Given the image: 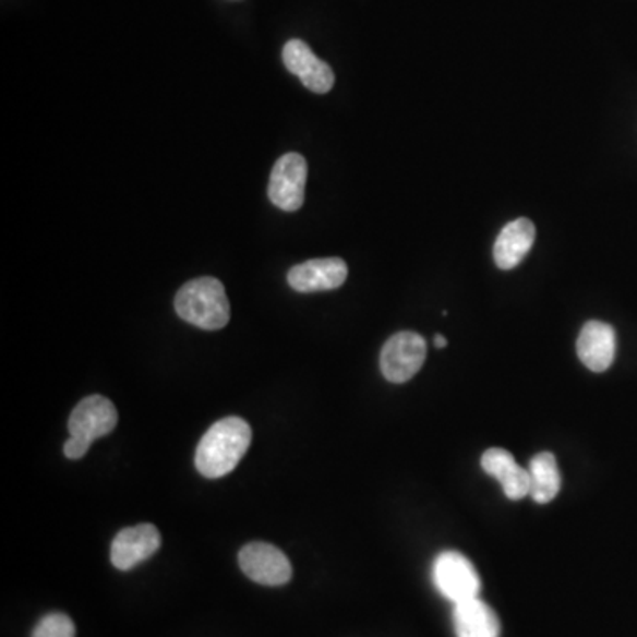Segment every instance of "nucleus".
I'll return each mask as SVG.
<instances>
[{
    "instance_id": "nucleus-1",
    "label": "nucleus",
    "mask_w": 637,
    "mask_h": 637,
    "mask_svg": "<svg viewBox=\"0 0 637 637\" xmlns=\"http://www.w3.org/2000/svg\"><path fill=\"white\" fill-rule=\"evenodd\" d=\"M252 443V429L243 418L229 417L212 425L204 434L195 454V466L202 477L221 478L243 459Z\"/></svg>"
},
{
    "instance_id": "nucleus-2",
    "label": "nucleus",
    "mask_w": 637,
    "mask_h": 637,
    "mask_svg": "<svg viewBox=\"0 0 637 637\" xmlns=\"http://www.w3.org/2000/svg\"><path fill=\"white\" fill-rule=\"evenodd\" d=\"M179 317L201 329L226 328L230 318V305L226 287L212 277L195 278L188 281L173 301Z\"/></svg>"
},
{
    "instance_id": "nucleus-3",
    "label": "nucleus",
    "mask_w": 637,
    "mask_h": 637,
    "mask_svg": "<svg viewBox=\"0 0 637 637\" xmlns=\"http://www.w3.org/2000/svg\"><path fill=\"white\" fill-rule=\"evenodd\" d=\"M432 581L441 596L454 604L477 599L482 586L473 563L465 554L455 551H445L434 560Z\"/></svg>"
},
{
    "instance_id": "nucleus-4",
    "label": "nucleus",
    "mask_w": 637,
    "mask_h": 637,
    "mask_svg": "<svg viewBox=\"0 0 637 637\" xmlns=\"http://www.w3.org/2000/svg\"><path fill=\"white\" fill-rule=\"evenodd\" d=\"M307 176V159L298 153H287L273 167L267 197L281 212H298L305 202Z\"/></svg>"
},
{
    "instance_id": "nucleus-5",
    "label": "nucleus",
    "mask_w": 637,
    "mask_h": 637,
    "mask_svg": "<svg viewBox=\"0 0 637 637\" xmlns=\"http://www.w3.org/2000/svg\"><path fill=\"white\" fill-rule=\"evenodd\" d=\"M426 344L422 335L400 332L389 338L381 351V372L389 383H406L425 363Z\"/></svg>"
},
{
    "instance_id": "nucleus-6",
    "label": "nucleus",
    "mask_w": 637,
    "mask_h": 637,
    "mask_svg": "<svg viewBox=\"0 0 637 637\" xmlns=\"http://www.w3.org/2000/svg\"><path fill=\"white\" fill-rule=\"evenodd\" d=\"M239 567L244 576L263 586H284L291 581L292 565L280 549L266 542H252L239 551Z\"/></svg>"
},
{
    "instance_id": "nucleus-7",
    "label": "nucleus",
    "mask_w": 637,
    "mask_h": 637,
    "mask_svg": "<svg viewBox=\"0 0 637 637\" xmlns=\"http://www.w3.org/2000/svg\"><path fill=\"white\" fill-rule=\"evenodd\" d=\"M161 545V534L153 525H136L119 531L110 548V560L118 570H132L149 560Z\"/></svg>"
},
{
    "instance_id": "nucleus-8",
    "label": "nucleus",
    "mask_w": 637,
    "mask_h": 637,
    "mask_svg": "<svg viewBox=\"0 0 637 637\" xmlns=\"http://www.w3.org/2000/svg\"><path fill=\"white\" fill-rule=\"evenodd\" d=\"M118 420V409L108 398L91 395L76 404L68 422V431L71 436L94 441L110 434Z\"/></svg>"
},
{
    "instance_id": "nucleus-9",
    "label": "nucleus",
    "mask_w": 637,
    "mask_h": 637,
    "mask_svg": "<svg viewBox=\"0 0 637 637\" xmlns=\"http://www.w3.org/2000/svg\"><path fill=\"white\" fill-rule=\"evenodd\" d=\"M287 70L301 80V84L312 93L326 94L335 84V73L326 62L321 61L309 45L301 39L287 41L281 52Z\"/></svg>"
},
{
    "instance_id": "nucleus-10",
    "label": "nucleus",
    "mask_w": 637,
    "mask_h": 637,
    "mask_svg": "<svg viewBox=\"0 0 637 637\" xmlns=\"http://www.w3.org/2000/svg\"><path fill=\"white\" fill-rule=\"evenodd\" d=\"M347 273L342 259H312L291 267L287 281L298 292L333 291L347 280Z\"/></svg>"
},
{
    "instance_id": "nucleus-11",
    "label": "nucleus",
    "mask_w": 637,
    "mask_h": 637,
    "mask_svg": "<svg viewBox=\"0 0 637 637\" xmlns=\"http://www.w3.org/2000/svg\"><path fill=\"white\" fill-rule=\"evenodd\" d=\"M577 354L591 372L608 371L616 357V333L613 326L600 321L586 323L577 338Z\"/></svg>"
},
{
    "instance_id": "nucleus-12",
    "label": "nucleus",
    "mask_w": 637,
    "mask_h": 637,
    "mask_svg": "<svg viewBox=\"0 0 637 637\" xmlns=\"http://www.w3.org/2000/svg\"><path fill=\"white\" fill-rule=\"evenodd\" d=\"M534 229L533 221L528 218H517L503 227L494 243V263L500 269H514L525 261L526 255L533 249Z\"/></svg>"
},
{
    "instance_id": "nucleus-13",
    "label": "nucleus",
    "mask_w": 637,
    "mask_h": 637,
    "mask_svg": "<svg viewBox=\"0 0 637 637\" xmlns=\"http://www.w3.org/2000/svg\"><path fill=\"white\" fill-rule=\"evenodd\" d=\"M482 468L485 473L502 483L505 496L512 502L530 496V471L520 468L510 452L491 448L482 455Z\"/></svg>"
},
{
    "instance_id": "nucleus-14",
    "label": "nucleus",
    "mask_w": 637,
    "mask_h": 637,
    "mask_svg": "<svg viewBox=\"0 0 637 637\" xmlns=\"http://www.w3.org/2000/svg\"><path fill=\"white\" fill-rule=\"evenodd\" d=\"M454 627L457 637H500L502 634L496 613L478 597L455 604Z\"/></svg>"
},
{
    "instance_id": "nucleus-15",
    "label": "nucleus",
    "mask_w": 637,
    "mask_h": 637,
    "mask_svg": "<svg viewBox=\"0 0 637 637\" xmlns=\"http://www.w3.org/2000/svg\"><path fill=\"white\" fill-rule=\"evenodd\" d=\"M530 496L534 503L545 505L553 502L562 489V474L556 457L551 452H542L530 460Z\"/></svg>"
},
{
    "instance_id": "nucleus-16",
    "label": "nucleus",
    "mask_w": 637,
    "mask_h": 637,
    "mask_svg": "<svg viewBox=\"0 0 637 637\" xmlns=\"http://www.w3.org/2000/svg\"><path fill=\"white\" fill-rule=\"evenodd\" d=\"M75 624L68 614L50 613L39 620L33 637H75Z\"/></svg>"
},
{
    "instance_id": "nucleus-17",
    "label": "nucleus",
    "mask_w": 637,
    "mask_h": 637,
    "mask_svg": "<svg viewBox=\"0 0 637 637\" xmlns=\"http://www.w3.org/2000/svg\"><path fill=\"white\" fill-rule=\"evenodd\" d=\"M91 445H93V441L84 440V437L71 436L70 440L67 441V445H64V455H67L68 459H82V457L87 454V450H89Z\"/></svg>"
},
{
    "instance_id": "nucleus-18",
    "label": "nucleus",
    "mask_w": 637,
    "mask_h": 637,
    "mask_svg": "<svg viewBox=\"0 0 637 637\" xmlns=\"http://www.w3.org/2000/svg\"><path fill=\"white\" fill-rule=\"evenodd\" d=\"M434 346H436L437 349H445V347L448 346V340H446L443 335H436V337H434Z\"/></svg>"
}]
</instances>
